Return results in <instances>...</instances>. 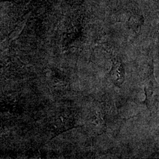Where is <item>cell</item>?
I'll return each instance as SVG.
<instances>
[{"label": "cell", "mask_w": 159, "mask_h": 159, "mask_svg": "<svg viewBox=\"0 0 159 159\" xmlns=\"http://www.w3.org/2000/svg\"><path fill=\"white\" fill-rule=\"evenodd\" d=\"M111 78L116 85H121L125 80V69L121 65L113 67Z\"/></svg>", "instance_id": "cell-1"}]
</instances>
